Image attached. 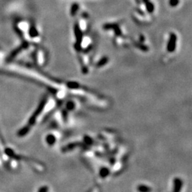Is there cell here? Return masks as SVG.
Instances as JSON below:
<instances>
[{
  "label": "cell",
  "instance_id": "1",
  "mask_svg": "<svg viewBox=\"0 0 192 192\" xmlns=\"http://www.w3.org/2000/svg\"><path fill=\"white\" fill-rule=\"evenodd\" d=\"M47 98H44V99L41 100V102H40L39 105V107L37 108V110L34 112V113L33 114L32 116L30 118L29 121V123L30 125H34V123H35L36 121H37V117H38L39 115H40V113L41 112V111L43 110V109H44V107H45L46 103H47Z\"/></svg>",
  "mask_w": 192,
  "mask_h": 192
},
{
  "label": "cell",
  "instance_id": "2",
  "mask_svg": "<svg viewBox=\"0 0 192 192\" xmlns=\"http://www.w3.org/2000/svg\"><path fill=\"white\" fill-rule=\"evenodd\" d=\"M75 34H76V39H77V45L79 46L80 43L81 42V39H82V34H81V31H80V28H79L78 25L76 24L75 26Z\"/></svg>",
  "mask_w": 192,
  "mask_h": 192
},
{
  "label": "cell",
  "instance_id": "3",
  "mask_svg": "<svg viewBox=\"0 0 192 192\" xmlns=\"http://www.w3.org/2000/svg\"><path fill=\"white\" fill-rule=\"evenodd\" d=\"M25 48V45H22V46H21V47H20L19 48H17V50H15V51H14L12 53H11V55H10V56H9V57L8 60H11V59H12V58H14L15 57V56H17V55L18 54V53H19V52L21 51V50H22L23 48Z\"/></svg>",
  "mask_w": 192,
  "mask_h": 192
},
{
  "label": "cell",
  "instance_id": "4",
  "mask_svg": "<svg viewBox=\"0 0 192 192\" xmlns=\"http://www.w3.org/2000/svg\"><path fill=\"white\" fill-rule=\"evenodd\" d=\"M175 188H174V192H179L180 189H181V185H182V183H181V180L180 179H175Z\"/></svg>",
  "mask_w": 192,
  "mask_h": 192
},
{
  "label": "cell",
  "instance_id": "5",
  "mask_svg": "<svg viewBox=\"0 0 192 192\" xmlns=\"http://www.w3.org/2000/svg\"><path fill=\"white\" fill-rule=\"evenodd\" d=\"M138 191L140 192H150L151 191V189L149 187H147V186L140 185L138 187Z\"/></svg>",
  "mask_w": 192,
  "mask_h": 192
},
{
  "label": "cell",
  "instance_id": "6",
  "mask_svg": "<svg viewBox=\"0 0 192 192\" xmlns=\"http://www.w3.org/2000/svg\"><path fill=\"white\" fill-rule=\"evenodd\" d=\"M29 130V126L24 127V128H22V129H21V130L18 132L19 136H24V135H27V134L28 133Z\"/></svg>",
  "mask_w": 192,
  "mask_h": 192
},
{
  "label": "cell",
  "instance_id": "7",
  "mask_svg": "<svg viewBox=\"0 0 192 192\" xmlns=\"http://www.w3.org/2000/svg\"><path fill=\"white\" fill-rule=\"evenodd\" d=\"M47 142L49 144H53V142H55V138L52 135H49V136L47 137Z\"/></svg>",
  "mask_w": 192,
  "mask_h": 192
},
{
  "label": "cell",
  "instance_id": "8",
  "mask_svg": "<svg viewBox=\"0 0 192 192\" xmlns=\"http://www.w3.org/2000/svg\"><path fill=\"white\" fill-rule=\"evenodd\" d=\"M78 5H76V4L73 5V7H72L71 10H70V14H71L72 15H74V14H76V11L78 10Z\"/></svg>",
  "mask_w": 192,
  "mask_h": 192
},
{
  "label": "cell",
  "instance_id": "9",
  "mask_svg": "<svg viewBox=\"0 0 192 192\" xmlns=\"http://www.w3.org/2000/svg\"><path fill=\"white\" fill-rule=\"evenodd\" d=\"M37 31H36V29H31V35L32 36V37H36V36L37 35Z\"/></svg>",
  "mask_w": 192,
  "mask_h": 192
},
{
  "label": "cell",
  "instance_id": "10",
  "mask_svg": "<svg viewBox=\"0 0 192 192\" xmlns=\"http://www.w3.org/2000/svg\"><path fill=\"white\" fill-rule=\"evenodd\" d=\"M73 106H74V105H73V102H69L67 105V108L68 110H72L73 108Z\"/></svg>",
  "mask_w": 192,
  "mask_h": 192
}]
</instances>
